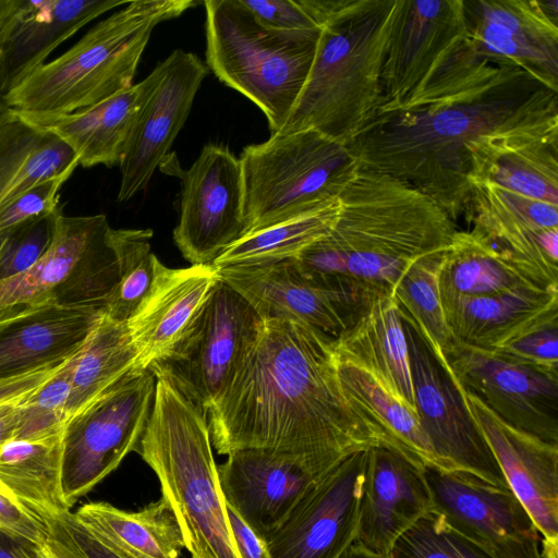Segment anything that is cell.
I'll return each instance as SVG.
<instances>
[{"instance_id": "obj_1", "label": "cell", "mask_w": 558, "mask_h": 558, "mask_svg": "<svg viewBox=\"0 0 558 558\" xmlns=\"http://www.w3.org/2000/svg\"><path fill=\"white\" fill-rule=\"evenodd\" d=\"M558 137V93L519 68L484 85L403 111L377 113L347 147L357 168L395 178L453 221L505 153Z\"/></svg>"}, {"instance_id": "obj_2", "label": "cell", "mask_w": 558, "mask_h": 558, "mask_svg": "<svg viewBox=\"0 0 558 558\" xmlns=\"http://www.w3.org/2000/svg\"><path fill=\"white\" fill-rule=\"evenodd\" d=\"M207 414L219 454L256 448L341 462L384 446L341 388L335 338L291 319L264 320L234 379Z\"/></svg>"}, {"instance_id": "obj_3", "label": "cell", "mask_w": 558, "mask_h": 558, "mask_svg": "<svg viewBox=\"0 0 558 558\" xmlns=\"http://www.w3.org/2000/svg\"><path fill=\"white\" fill-rule=\"evenodd\" d=\"M338 199L330 232L294 258L312 281L392 293L413 263L447 250L458 230L427 195L377 172L357 169Z\"/></svg>"}, {"instance_id": "obj_4", "label": "cell", "mask_w": 558, "mask_h": 558, "mask_svg": "<svg viewBox=\"0 0 558 558\" xmlns=\"http://www.w3.org/2000/svg\"><path fill=\"white\" fill-rule=\"evenodd\" d=\"M301 2L320 32L306 83L279 133L314 130L348 145L377 114L397 0Z\"/></svg>"}, {"instance_id": "obj_5", "label": "cell", "mask_w": 558, "mask_h": 558, "mask_svg": "<svg viewBox=\"0 0 558 558\" xmlns=\"http://www.w3.org/2000/svg\"><path fill=\"white\" fill-rule=\"evenodd\" d=\"M195 558H240L219 487L207 414L170 381L156 377L154 403L136 450Z\"/></svg>"}, {"instance_id": "obj_6", "label": "cell", "mask_w": 558, "mask_h": 558, "mask_svg": "<svg viewBox=\"0 0 558 558\" xmlns=\"http://www.w3.org/2000/svg\"><path fill=\"white\" fill-rule=\"evenodd\" d=\"M198 3L129 1L61 56L25 76L2 97L5 106L22 114L56 117L92 107L131 87L154 28Z\"/></svg>"}, {"instance_id": "obj_7", "label": "cell", "mask_w": 558, "mask_h": 558, "mask_svg": "<svg viewBox=\"0 0 558 558\" xmlns=\"http://www.w3.org/2000/svg\"><path fill=\"white\" fill-rule=\"evenodd\" d=\"M203 4L208 70L263 111L271 135L279 133L306 83L320 28H267L240 0H205Z\"/></svg>"}, {"instance_id": "obj_8", "label": "cell", "mask_w": 558, "mask_h": 558, "mask_svg": "<svg viewBox=\"0 0 558 558\" xmlns=\"http://www.w3.org/2000/svg\"><path fill=\"white\" fill-rule=\"evenodd\" d=\"M239 159L246 234L337 199L359 169L347 145L314 130L274 134Z\"/></svg>"}, {"instance_id": "obj_9", "label": "cell", "mask_w": 558, "mask_h": 558, "mask_svg": "<svg viewBox=\"0 0 558 558\" xmlns=\"http://www.w3.org/2000/svg\"><path fill=\"white\" fill-rule=\"evenodd\" d=\"M466 35L435 75L457 85L519 68L558 93V1L463 0Z\"/></svg>"}, {"instance_id": "obj_10", "label": "cell", "mask_w": 558, "mask_h": 558, "mask_svg": "<svg viewBox=\"0 0 558 558\" xmlns=\"http://www.w3.org/2000/svg\"><path fill=\"white\" fill-rule=\"evenodd\" d=\"M156 376L129 372L62 430V492L71 509L136 450L151 412Z\"/></svg>"}, {"instance_id": "obj_11", "label": "cell", "mask_w": 558, "mask_h": 558, "mask_svg": "<svg viewBox=\"0 0 558 558\" xmlns=\"http://www.w3.org/2000/svg\"><path fill=\"white\" fill-rule=\"evenodd\" d=\"M263 326L247 301L219 278L187 336L148 369L207 414L234 379Z\"/></svg>"}, {"instance_id": "obj_12", "label": "cell", "mask_w": 558, "mask_h": 558, "mask_svg": "<svg viewBox=\"0 0 558 558\" xmlns=\"http://www.w3.org/2000/svg\"><path fill=\"white\" fill-rule=\"evenodd\" d=\"M404 330L420 424L438 468L474 474L509 488L487 441L472 418L445 355L437 354L414 320L398 306Z\"/></svg>"}, {"instance_id": "obj_13", "label": "cell", "mask_w": 558, "mask_h": 558, "mask_svg": "<svg viewBox=\"0 0 558 558\" xmlns=\"http://www.w3.org/2000/svg\"><path fill=\"white\" fill-rule=\"evenodd\" d=\"M110 229L105 215L65 216L59 207L51 216V240L45 253L26 270L0 280V319L64 302L62 291L73 278L104 300L118 281Z\"/></svg>"}, {"instance_id": "obj_14", "label": "cell", "mask_w": 558, "mask_h": 558, "mask_svg": "<svg viewBox=\"0 0 558 558\" xmlns=\"http://www.w3.org/2000/svg\"><path fill=\"white\" fill-rule=\"evenodd\" d=\"M159 167L182 182L180 218L173 230L178 248L192 265H214L246 235L239 157L226 146L207 144L189 169L170 155Z\"/></svg>"}, {"instance_id": "obj_15", "label": "cell", "mask_w": 558, "mask_h": 558, "mask_svg": "<svg viewBox=\"0 0 558 558\" xmlns=\"http://www.w3.org/2000/svg\"><path fill=\"white\" fill-rule=\"evenodd\" d=\"M217 268L219 278L244 298L263 320L291 319L335 339L385 295L348 282L314 283L295 259Z\"/></svg>"}, {"instance_id": "obj_16", "label": "cell", "mask_w": 558, "mask_h": 558, "mask_svg": "<svg viewBox=\"0 0 558 558\" xmlns=\"http://www.w3.org/2000/svg\"><path fill=\"white\" fill-rule=\"evenodd\" d=\"M457 384L509 425L558 445V373L457 340L445 352Z\"/></svg>"}, {"instance_id": "obj_17", "label": "cell", "mask_w": 558, "mask_h": 558, "mask_svg": "<svg viewBox=\"0 0 558 558\" xmlns=\"http://www.w3.org/2000/svg\"><path fill=\"white\" fill-rule=\"evenodd\" d=\"M433 512L494 558H542L541 535L510 488L474 474L424 465Z\"/></svg>"}, {"instance_id": "obj_18", "label": "cell", "mask_w": 558, "mask_h": 558, "mask_svg": "<svg viewBox=\"0 0 558 558\" xmlns=\"http://www.w3.org/2000/svg\"><path fill=\"white\" fill-rule=\"evenodd\" d=\"M466 35L463 0H397L377 113L403 109Z\"/></svg>"}, {"instance_id": "obj_19", "label": "cell", "mask_w": 558, "mask_h": 558, "mask_svg": "<svg viewBox=\"0 0 558 558\" xmlns=\"http://www.w3.org/2000/svg\"><path fill=\"white\" fill-rule=\"evenodd\" d=\"M341 462L267 449H239L217 466L218 482L225 502L265 541L305 493Z\"/></svg>"}, {"instance_id": "obj_20", "label": "cell", "mask_w": 558, "mask_h": 558, "mask_svg": "<svg viewBox=\"0 0 558 558\" xmlns=\"http://www.w3.org/2000/svg\"><path fill=\"white\" fill-rule=\"evenodd\" d=\"M463 216L469 230L500 255L544 287L558 289V206L480 181Z\"/></svg>"}, {"instance_id": "obj_21", "label": "cell", "mask_w": 558, "mask_h": 558, "mask_svg": "<svg viewBox=\"0 0 558 558\" xmlns=\"http://www.w3.org/2000/svg\"><path fill=\"white\" fill-rule=\"evenodd\" d=\"M366 450L315 483L265 539L271 558H337L354 543Z\"/></svg>"}, {"instance_id": "obj_22", "label": "cell", "mask_w": 558, "mask_h": 558, "mask_svg": "<svg viewBox=\"0 0 558 558\" xmlns=\"http://www.w3.org/2000/svg\"><path fill=\"white\" fill-rule=\"evenodd\" d=\"M460 390L509 488L542 535V558H558V445L509 425L473 393Z\"/></svg>"}, {"instance_id": "obj_23", "label": "cell", "mask_w": 558, "mask_h": 558, "mask_svg": "<svg viewBox=\"0 0 558 558\" xmlns=\"http://www.w3.org/2000/svg\"><path fill=\"white\" fill-rule=\"evenodd\" d=\"M432 509L422 463L381 445L366 450L355 544L390 557L397 539Z\"/></svg>"}, {"instance_id": "obj_24", "label": "cell", "mask_w": 558, "mask_h": 558, "mask_svg": "<svg viewBox=\"0 0 558 558\" xmlns=\"http://www.w3.org/2000/svg\"><path fill=\"white\" fill-rule=\"evenodd\" d=\"M161 81L144 106L119 166L118 201L126 202L146 187L184 125L208 68L194 53L174 50L163 60Z\"/></svg>"}, {"instance_id": "obj_25", "label": "cell", "mask_w": 558, "mask_h": 558, "mask_svg": "<svg viewBox=\"0 0 558 558\" xmlns=\"http://www.w3.org/2000/svg\"><path fill=\"white\" fill-rule=\"evenodd\" d=\"M218 280L215 265L169 268L157 262L147 294L126 322L136 352L134 372L170 355L193 328Z\"/></svg>"}, {"instance_id": "obj_26", "label": "cell", "mask_w": 558, "mask_h": 558, "mask_svg": "<svg viewBox=\"0 0 558 558\" xmlns=\"http://www.w3.org/2000/svg\"><path fill=\"white\" fill-rule=\"evenodd\" d=\"M104 313L102 300L52 302L0 319V380L71 360Z\"/></svg>"}, {"instance_id": "obj_27", "label": "cell", "mask_w": 558, "mask_h": 558, "mask_svg": "<svg viewBox=\"0 0 558 558\" xmlns=\"http://www.w3.org/2000/svg\"><path fill=\"white\" fill-rule=\"evenodd\" d=\"M163 72L162 61L143 81L73 113L56 117L17 113L63 141L73 150L78 166H120L140 114L161 81Z\"/></svg>"}, {"instance_id": "obj_28", "label": "cell", "mask_w": 558, "mask_h": 558, "mask_svg": "<svg viewBox=\"0 0 558 558\" xmlns=\"http://www.w3.org/2000/svg\"><path fill=\"white\" fill-rule=\"evenodd\" d=\"M124 0H22L0 47V95L3 97L77 31Z\"/></svg>"}, {"instance_id": "obj_29", "label": "cell", "mask_w": 558, "mask_h": 558, "mask_svg": "<svg viewBox=\"0 0 558 558\" xmlns=\"http://www.w3.org/2000/svg\"><path fill=\"white\" fill-rule=\"evenodd\" d=\"M447 326L454 340L497 350L525 331L558 319V290L495 295L440 292Z\"/></svg>"}, {"instance_id": "obj_30", "label": "cell", "mask_w": 558, "mask_h": 558, "mask_svg": "<svg viewBox=\"0 0 558 558\" xmlns=\"http://www.w3.org/2000/svg\"><path fill=\"white\" fill-rule=\"evenodd\" d=\"M335 352L364 367L417 414L407 339L392 293L381 295L351 328L335 339Z\"/></svg>"}, {"instance_id": "obj_31", "label": "cell", "mask_w": 558, "mask_h": 558, "mask_svg": "<svg viewBox=\"0 0 558 558\" xmlns=\"http://www.w3.org/2000/svg\"><path fill=\"white\" fill-rule=\"evenodd\" d=\"M72 167L78 160L63 141L9 108L0 114V209Z\"/></svg>"}, {"instance_id": "obj_32", "label": "cell", "mask_w": 558, "mask_h": 558, "mask_svg": "<svg viewBox=\"0 0 558 558\" xmlns=\"http://www.w3.org/2000/svg\"><path fill=\"white\" fill-rule=\"evenodd\" d=\"M74 515L96 535L135 558H179L185 548L178 519L162 496L137 511L105 501L88 502Z\"/></svg>"}, {"instance_id": "obj_33", "label": "cell", "mask_w": 558, "mask_h": 558, "mask_svg": "<svg viewBox=\"0 0 558 558\" xmlns=\"http://www.w3.org/2000/svg\"><path fill=\"white\" fill-rule=\"evenodd\" d=\"M0 483L37 521L69 511L62 492V434L9 440L0 450Z\"/></svg>"}, {"instance_id": "obj_34", "label": "cell", "mask_w": 558, "mask_h": 558, "mask_svg": "<svg viewBox=\"0 0 558 558\" xmlns=\"http://www.w3.org/2000/svg\"><path fill=\"white\" fill-rule=\"evenodd\" d=\"M336 360L339 381L345 397L377 429L384 446L423 465L438 468L417 414L398 401L364 367L337 354Z\"/></svg>"}, {"instance_id": "obj_35", "label": "cell", "mask_w": 558, "mask_h": 558, "mask_svg": "<svg viewBox=\"0 0 558 558\" xmlns=\"http://www.w3.org/2000/svg\"><path fill=\"white\" fill-rule=\"evenodd\" d=\"M505 258L471 230H457L445 251L439 291L461 295H495L554 291Z\"/></svg>"}, {"instance_id": "obj_36", "label": "cell", "mask_w": 558, "mask_h": 558, "mask_svg": "<svg viewBox=\"0 0 558 558\" xmlns=\"http://www.w3.org/2000/svg\"><path fill=\"white\" fill-rule=\"evenodd\" d=\"M135 359L126 322L111 319L102 313L73 357L68 418L133 371Z\"/></svg>"}, {"instance_id": "obj_37", "label": "cell", "mask_w": 558, "mask_h": 558, "mask_svg": "<svg viewBox=\"0 0 558 558\" xmlns=\"http://www.w3.org/2000/svg\"><path fill=\"white\" fill-rule=\"evenodd\" d=\"M339 209L337 198L298 217L246 234L227 248L214 265H258L294 259L330 232L337 221Z\"/></svg>"}, {"instance_id": "obj_38", "label": "cell", "mask_w": 558, "mask_h": 558, "mask_svg": "<svg viewBox=\"0 0 558 558\" xmlns=\"http://www.w3.org/2000/svg\"><path fill=\"white\" fill-rule=\"evenodd\" d=\"M150 229H110L109 243L118 267V281L104 298V314L128 322L147 294L159 260L151 252Z\"/></svg>"}, {"instance_id": "obj_39", "label": "cell", "mask_w": 558, "mask_h": 558, "mask_svg": "<svg viewBox=\"0 0 558 558\" xmlns=\"http://www.w3.org/2000/svg\"><path fill=\"white\" fill-rule=\"evenodd\" d=\"M480 181L558 206V137L505 153L489 166Z\"/></svg>"}, {"instance_id": "obj_40", "label": "cell", "mask_w": 558, "mask_h": 558, "mask_svg": "<svg viewBox=\"0 0 558 558\" xmlns=\"http://www.w3.org/2000/svg\"><path fill=\"white\" fill-rule=\"evenodd\" d=\"M445 251L413 263L392 291L397 305L414 320L437 354H445L454 341L445 319L439 291Z\"/></svg>"}, {"instance_id": "obj_41", "label": "cell", "mask_w": 558, "mask_h": 558, "mask_svg": "<svg viewBox=\"0 0 558 558\" xmlns=\"http://www.w3.org/2000/svg\"><path fill=\"white\" fill-rule=\"evenodd\" d=\"M73 357L19 403L15 439L36 440L62 434L68 421Z\"/></svg>"}, {"instance_id": "obj_42", "label": "cell", "mask_w": 558, "mask_h": 558, "mask_svg": "<svg viewBox=\"0 0 558 558\" xmlns=\"http://www.w3.org/2000/svg\"><path fill=\"white\" fill-rule=\"evenodd\" d=\"M390 558H494L436 512L416 521L395 543Z\"/></svg>"}, {"instance_id": "obj_43", "label": "cell", "mask_w": 558, "mask_h": 558, "mask_svg": "<svg viewBox=\"0 0 558 558\" xmlns=\"http://www.w3.org/2000/svg\"><path fill=\"white\" fill-rule=\"evenodd\" d=\"M38 521L45 534L41 546L53 558H135L88 530L70 510Z\"/></svg>"}, {"instance_id": "obj_44", "label": "cell", "mask_w": 558, "mask_h": 558, "mask_svg": "<svg viewBox=\"0 0 558 558\" xmlns=\"http://www.w3.org/2000/svg\"><path fill=\"white\" fill-rule=\"evenodd\" d=\"M77 167L43 181L0 209V235L51 216L60 206V190Z\"/></svg>"}, {"instance_id": "obj_45", "label": "cell", "mask_w": 558, "mask_h": 558, "mask_svg": "<svg viewBox=\"0 0 558 558\" xmlns=\"http://www.w3.org/2000/svg\"><path fill=\"white\" fill-rule=\"evenodd\" d=\"M51 216L3 234L0 280L26 270L45 253L51 240Z\"/></svg>"}, {"instance_id": "obj_46", "label": "cell", "mask_w": 558, "mask_h": 558, "mask_svg": "<svg viewBox=\"0 0 558 558\" xmlns=\"http://www.w3.org/2000/svg\"><path fill=\"white\" fill-rule=\"evenodd\" d=\"M497 351L533 367L558 373V319L525 331Z\"/></svg>"}, {"instance_id": "obj_47", "label": "cell", "mask_w": 558, "mask_h": 558, "mask_svg": "<svg viewBox=\"0 0 558 558\" xmlns=\"http://www.w3.org/2000/svg\"><path fill=\"white\" fill-rule=\"evenodd\" d=\"M263 26L284 32L319 29L301 0H240Z\"/></svg>"}, {"instance_id": "obj_48", "label": "cell", "mask_w": 558, "mask_h": 558, "mask_svg": "<svg viewBox=\"0 0 558 558\" xmlns=\"http://www.w3.org/2000/svg\"><path fill=\"white\" fill-rule=\"evenodd\" d=\"M0 532L36 545L44 542V530L28 511L0 483Z\"/></svg>"}, {"instance_id": "obj_49", "label": "cell", "mask_w": 558, "mask_h": 558, "mask_svg": "<svg viewBox=\"0 0 558 558\" xmlns=\"http://www.w3.org/2000/svg\"><path fill=\"white\" fill-rule=\"evenodd\" d=\"M225 504L229 526L240 558H271L267 543L256 535L227 502Z\"/></svg>"}, {"instance_id": "obj_50", "label": "cell", "mask_w": 558, "mask_h": 558, "mask_svg": "<svg viewBox=\"0 0 558 558\" xmlns=\"http://www.w3.org/2000/svg\"><path fill=\"white\" fill-rule=\"evenodd\" d=\"M20 402L0 404V450L9 440L15 438Z\"/></svg>"}, {"instance_id": "obj_51", "label": "cell", "mask_w": 558, "mask_h": 558, "mask_svg": "<svg viewBox=\"0 0 558 558\" xmlns=\"http://www.w3.org/2000/svg\"><path fill=\"white\" fill-rule=\"evenodd\" d=\"M22 0H0V47L16 17Z\"/></svg>"}, {"instance_id": "obj_52", "label": "cell", "mask_w": 558, "mask_h": 558, "mask_svg": "<svg viewBox=\"0 0 558 558\" xmlns=\"http://www.w3.org/2000/svg\"><path fill=\"white\" fill-rule=\"evenodd\" d=\"M16 558H53L41 545L13 538Z\"/></svg>"}, {"instance_id": "obj_53", "label": "cell", "mask_w": 558, "mask_h": 558, "mask_svg": "<svg viewBox=\"0 0 558 558\" xmlns=\"http://www.w3.org/2000/svg\"><path fill=\"white\" fill-rule=\"evenodd\" d=\"M337 558H390L372 553L360 545L353 543L345 548Z\"/></svg>"}, {"instance_id": "obj_54", "label": "cell", "mask_w": 558, "mask_h": 558, "mask_svg": "<svg viewBox=\"0 0 558 558\" xmlns=\"http://www.w3.org/2000/svg\"><path fill=\"white\" fill-rule=\"evenodd\" d=\"M0 558H16L13 538L2 532H0Z\"/></svg>"}, {"instance_id": "obj_55", "label": "cell", "mask_w": 558, "mask_h": 558, "mask_svg": "<svg viewBox=\"0 0 558 558\" xmlns=\"http://www.w3.org/2000/svg\"><path fill=\"white\" fill-rule=\"evenodd\" d=\"M8 109V107L5 106L4 101H3V98L1 97L0 95V114L2 112H4L5 110Z\"/></svg>"}, {"instance_id": "obj_56", "label": "cell", "mask_w": 558, "mask_h": 558, "mask_svg": "<svg viewBox=\"0 0 558 558\" xmlns=\"http://www.w3.org/2000/svg\"><path fill=\"white\" fill-rule=\"evenodd\" d=\"M2 243H3V235H0V250H1Z\"/></svg>"}, {"instance_id": "obj_57", "label": "cell", "mask_w": 558, "mask_h": 558, "mask_svg": "<svg viewBox=\"0 0 558 558\" xmlns=\"http://www.w3.org/2000/svg\"><path fill=\"white\" fill-rule=\"evenodd\" d=\"M192 558H195V557H192Z\"/></svg>"}]
</instances>
